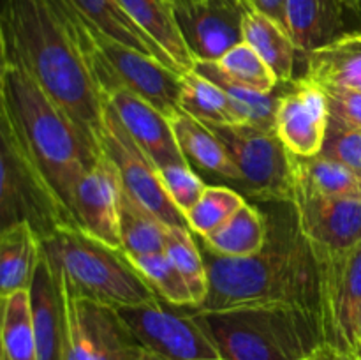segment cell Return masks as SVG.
I'll list each match as a JSON object with an SVG mask.
<instances>
[{
    "label": "cell",
    "mask_w": 361,
    "mask_h": 360,
    "mask_svg": "<svg viewBox=\"0 0 361 360\" xmlns=\"http://www.w3.org/2000/svg\"><path fill=\"white\" fill-rule=\"evenodd\" d=\"M0 59L27 71L101 147L104 97L56 0H2Z\"/></svg>",
    "instance_id": "cell-1"
},
{
    "label": "cell",
    "mask_w": 361,
    "mask_h": 360,
    "mask_svg": "<svg viewBox=\"0 0 361 360\" xmlns=\"http://www.w3.org/2000/svg\"><path fill=\"white\" fill-rule=\"evenodd\" d=\"M201 251L208 268V295L201 306L190 309L293 306L319 313V260L300 232L293 203L288 214L268 221V240L259 253L221 256L204 244Z\"/></svg>",
    "instance_id": "cell-2"
},
{
    "label": "cell",
    "mask_w": 361,
    "mask_h": 360,
    "mask_svg": "<svg viewBox=\"0 0 361 360\" xmlns=\"http://www.w3.org/2000/svg\"><path fill=\"white\" fill-rule=\"evenodd\" d=\"M0 122L13 131L71 212L74 189L102 148L27 71L6 64L0 67Z\"/></svg>",
    "instance_id": "cell-3"
},
{
    "label": "cell",
    "mask_w": 361,
    "mask_h": 360,
    "mask_svg": "<svg viewBox=\"0 0 361 360\" xmlns=\"http://www.w3.org/2000/svg\"><path fill=\"white\" fill-rule=\"evenodd\" d=\"M190 313L222 360H305L326 342L316 311L293 306H245Z\"/></svg>",
    "instance_id": "cell-4"
},
{
    "label": "cell",
    "mask_w": 361,
    "mask_h": 360,
    "mask_svg": "<svg viewBox=\"0 0 361 360\" xmlns=\"http://www.w3.org/2000/svg\"><path fill=\"white\" fill-rule=\"evenodd\" d=\"M41 251L59 268L63 284L74 295L115 309L143 306L161 299L122 249L87 235L78 226L60 228L41 240Z\"/></svg>",
    "instance_id": "cell-5"
},
{
    "label": "cell",
    "mask_w": 361,
    "mask_h": 360,
    "mask_svg": "<svg viewBox=\"0 0 361 360\" xmlns=\"http://www.w3.org/2000/svg\"><path fill=\"white\" fill-rule=\"evenodd\" d=\"M0 222H27L39 240L76 226L73 215L25 152L13 131L0 122Z\"/></svg>",
    "instance_id": "cell-6"
},
{
    "label": "cell",
    "mask_w": 361,
    "mask_h": 360,
    "mask_svg": "<svg viewBox=\"0 0 361 360\" xmlns=\"http://www.w3.org/2000/svg\"><path fill=\"white\" fill-rule=\"evenodd\" d=\"M87 62L102 97L123 88L166 116L180 109L182 74L140 49L108 37L95 27Z\"/></svg>",
    "instance_id": "cell-7"
},
{
    "label": "cell",
    "mask_w": 361,
    "mask_h": 360,
    "mask_svg": "<svg viewBox=\"0 0 361 360\" xmlns=\"http://www.w3.org/2000/svg\"><path fill=\"white\" fill-rule=\"evenodd\" d=\"M208 127L224 143L240 172V184L250 196L271 203H293L295 155L275 131L249 124Z\"/></svg>",
    "instance_id": "cell-8"
},
{
    "label": "cell",
    "mask_w": 361,
    "mask_h": 360,
    "mask_svg": "<svg viewBox=\"0 0 361 360\" xmlns=\"http://www.w3.org/2000/svg\"><path fill=\"white\" fill-rule=\"evenodd\" d=\"M101 148L115 164L123 191H127L148 210L154 212L168 226L189 228L185 215L175 207L171 198L166 193L157 166L133 140L129 131L116 115L115 108L106 99L102 108Z\"/></svg>",
    "instance_id": "cell-9"
},
{
    "label": "cell",
    "mask_w": 361,
    "mask_h": 360,
    "mask_svg": "<svg viewBox=\"0 0 361 360\" xmlns=\"http://www.w3.org/2000/svg\"><path fill=\"white\" fill-rule=\"evenodd\" d=\"M162 299L152 304L120 307L118 314L134 337L148 352L171 360H221L217 348L183 307H166Z\"/></svg>",
    "instance_id": "cell-10"
},
{
    "label": "cell",
    "mask_w": 361,
    "mask_h": 360,
    "mask_svg": "<svg viewBox=\"0 0 361 360\" xmlns=\"http://www.w3.org/2000/svg\"><path fill=\"white\" fill-rule=\"evenodd\" d=\"M316 254L321 270L319 313L326 342L341 353H349L356 344L361 313V242L348 251H316Z\"/></svg>",
    "instance_id": "cell-11"
},
{
    "label": "cell",
    "mask_w": 361,
    "mask_h": 360,
    "mask_svg": "<svg viewBox=\"0 0 361 360\" xmlns=\"http://www.w3.org/2000/svg\"><path fill=\"white\" fill-rule=\"evenodd\" d=\"M67 293V348L63 360H137L145 352L115 307Z\"/></svg>",
    "instance_id": "cell-12"
},
{
    "label": "cell",
    "mask_w": 361,
    "mask_h": 360,
    "mask_svg": "<svg viewBox=\"0 0 361 360\" xmlns=\"http://www.w3.org/2000/svg\"><path fill=\"white\" fill-rule=\"evenodd\" d=\"M173 7L180 34L196 62H215L243 42L249 7L240 0H185Z\"/></svg>",
    "instance_id": "cell-13"
},
{
    "label": "cell",
    "mask_w": 361,
    "mask_h": 360,
    "mask_svg": "<svg viewBox=\"0 0 361 360\" xmlns=\"http://www.w3.org/2000/svg\"><path fill=\"white\" fill-rule=\"evenodd\" d=\"M282 85L275 134L296 157H316L323 150L330 127L326 90L305 76Z\"/></svg>",
    "instance_id": "cell-14"
},
{
    "label": "cell",
    "mask_w": 361,
    "mask_h": 360,
    "mask_svg": "<svg viewBox=\"0 0 361 360\" xmlns=\"http://www.w3.org/2000/svg\"><path fill=\"white\" fill-rule=\"evenodd\" d=\"M293 208L316 251H348L361 242V200L326 196L295 182Z\"/></svg>",
    "instance_id": "cell-15"
},
{
    "label": "cell",
    "mask_w": 361,
    "mask_h": 360,
    "mask_svg": "<svg viewBox=\"0 0 361 360\" xmlns=\"http://www.w3.org/2000/svg\"><path fill=\"white\" fill-rule=\"evenodd\" d=\"M120 198L122 180L111 159L102 152L74 189L71 214L87 235L122 249L120 240Z\"/></svg>",
    "instance_id": "cell-16"
},
{
    "label": "cell",
    "mask_w": 361,
    "mask_h": 360,
    "mask_svg": "<svg viewBox=\"0 0 361 360\" xmlns=\"http://www.w3.org/2000/svg\"><path fill=\"white\" fill-rule=\"evenodd\" d=\"M32 318L39 360H63L67 348V293L59 268L42 254L30 284Z\"/></svg>",
    "instance_id": "cell-17"
},
{
    "label": "cell",
    "mask_w": 361,
    "mask_h": 360,
    "mask_svg": "<svg viewBox=\"0 0 361 360\" xmlns=\"http://www.w3.org/2000/svg\"><path fill=\"white\" fill-rule=\"evenodd\" d=\"M104 99L115 108L133 140L157 168L189 162L176 141L171 122L164 113L123 88L109 92Z\"/></svg>",
    "instance_id": "cell-18"
},
{
    "label": "cell",
    "mask_w": 361,
    "mask_h": 360,
    "mask_svg": "<svg viewBox=\"0 0 361 360\" xmlns=\"http://www.w3.org/2000/svg\"><path fill=\"white\" fill-rule=\"evenodd\" d=\"M349 20L361 23L344 0H288L286 30L303 56L348 34Z\"/></svg>",
    "instance_id": "cell-19"
},
{
    "label": "cell",
    "mask_w": 361,
    "mask_h": 360,
    "mask_svg": "<svg viewBox=\"0 0 361 360\" xmlns=\"http://www.w3.org/2000/svg\"><path fill=\"white\" fill-rule=\"evenodd\" d=\"M303 76L324 88L361 92V28L305 55Z\"/></svg>",
    "instance_id": "cell-20"
},
{
    "label": "cell",
    "mask_w": 361,
    "mask_h": 360,
    "mask_svg": "<svg viewBox=\"0 0 361 360\" xmlns=\"http://www.w3.org/2000/svg\"><path fill=\"white\" fill-rule=\"evenodd\" d=\"M168 119L187 161L194 162L204 172L240 182V172L231 155L207 124L200 122L183 109H176Z\"/></svg>",
    "instance_id": "cell-21"
},
{
    "label": "cell",
    "mask_w": 361,
    "mask_h": 360,
    "mask_svg": "<svg viewBox=\"0 0 361 360\" xmlns=\"http://www.w3.org/2000/svg\"><path fill=\"white\" fill-rule=\"evenodd\" d=\"M118 2L130 20L168 53L169 59L182 73L192 69L196 60L192 59L180 34L175 7L169 0H118Z\"/></svg>",
    "instance_id": "cell-22"
},
{
    "label": "cell",
    "mask_w": 361,
    "mask_h": 360,
    "mask_svg": "<svg viewBox=\"0 0 361 360\" xmlns=\"http://www.w3.org/2000/svg\"><path fill=\"white\" fill-rule=\"evenodd\" d=\"M69 2L104 35L123 42L130 48L140 49L145 55L154 56V59L161 60L162 64L175 69L176 73L183 74L176 67V64L169 59L168 53L130 20V16L123 11L118 0H69Z\"/></svg>",
    "instance_id": "cell-23"
},
{
    "label": "cell",
    "mask_w": 361,
    "mask_h": 360,
    "mask_svg": "<svg viewBox=\"0 0 361 360\" xmlns=\"http://www.w3.org/2000/svg\"><path fill=\"white\" fill-rule=\"evenodd\" d=\"M41 256V240L27 222H16L0 233V295L30 289Z\"/></svg>",
    "instance_id": "cell-24"
},
{
    "label": "cell",
    "mask_w": 361,
    "mask_h": 360,
    "mask_svg": "<svg viewBox=\"0 0 361 360\" xmlns=\"http://www.w3.org/2000/svg\"><path fill=\"white\" fill-rule=\"evenodd\" d=\"M243 41L274 71L279 85L295 80V64L300 49L282 25L257 11L247 9Z\"/></svg>",
    "instance_id": "cell-25"
},
{
    "label": "cell",
    "mask_w": 361,
    "mask_h": 360,
    "mask_svg": "<svg viewBox=\"0 0 361 360\" xmlns=\"http://www.w3.org/2000/svg\"><path fill=\"white\" fill-rule=\"evenodd\" d=\"M192 69L210 81H226L261 94H270L279 87L274 71L245 41L229 49L222 59L215 62H196Z\"/></svg>",
    "instance_id": "cell-26"
},
{
    "label": "cell",
    "mask_w": 361,
    "mask_h": 360,
    "mask_svg": "<svg viewBox=\"0 0 361 360\" xmlns=\"http://www.w3.org/2000/svg\"><path fill=\"white\" fill-rule=\"evenodd\" d=\"M201 240L221 256H252L267 244L268 221L254 205L245 203L224 224L201 236Z\"/></svg>",
    "instance_id": "cell-27"
},
{
    "label": "cell",
    "mask_w": 361,
    "mask_h": 360,
    "mask_svg": "<svg viewBox=\"0 0 361 360\" xmlns=\"http://www.w3.org/2000/svg\"><path fill=\"white\" fill-rule=\"evenodd\" d=\"M295 182L319 194L361 200V173L324 155L296 157Z\"/></svg>",
    "instance_id": "cell-28"
},
{
    "label": "cell",
    "mask_w": 361,
    "mask_h": 360,
    "mask_svg": "<svg viewBox=\"0 0 361 360\" xmlns=\"http://www.w3.org/2000/svg\"><path fill=\"white\" fill-rule=\"evenodd\" d=\"M168 228L162 219L134 200L122 187L120 198V240L123 253H159L166 247Z\"/></svg>",
    "instance_id": "cell-29"
},
{
    "label": "cell",
    "mask_w": 361,
    "mask_h": 360,
    "mask_svg": "<svg viewBox=\"0 0 361 360\" xmlns=\"http://www.w3.org/2000/svg\"><path fill=\"white\" fill-rule=\"evenodd\" d=\"M2 355L7 360H39L30 289L2 296Z\"/></svg>",
    "instance_id": "cell-30"
},
{
    "label": "cell",
    "mask_w": 361,
    "mask_h": 360,
    "mask_svg": "<svg viewBox=\"0 0 361 360\" xmlns=\"http://www.w3.org/2000/svg\"><path fill=\"white\" fill-rule=\"evenodd\" d=\"M180 109L207 126L236 124L228 94L219 85L190 69L182 74Z\"/></svg>",
    "instance_id": "cell-31"
},
{
    "label": "cell",
    "mask_w": 361,
    "mask_h": 360,
    "mask_svg": "<svg viewBox=\"0 0 361 360\" xmlns=\"http://www.w3.org/2000/svg\"><path fill=\"white\" fill-rule=\"evenodd\" d=\"M127 260L133 263V267L143 275L145 281L154 288V292L161 296L164 302L169 306L176 307H192L194 296L190 293L189 284L171 258L166 254V251H159V253H123Z\"/></svg>",
    "instance_id": "cell-32"
},
{
    "label": "cell",
    "mask_w": 361,
    "mask_h": 360,
    "mask_svg": "<svg viewBox=\"0 0 361 360\" xmlns=\"http://www.w3.org/2000/svg\"><path fill=\"white\" fill-rule=\"evenodd\" d=\"M166 254L189 284L194 296V306L204 302L208 295V268L201 247L194 240V233L185 226H169L166 235Z\"/></svg>",
    "instance_id": "cell-33"
},
{
    "label": "cell",
    "mask_w": 361,
    "mask_h": 360,
    "mask_svg": "<svg viewBox=\"0 0 361 360\" xmlns=\"http://www.w3.org/2000/svg\"><path fill=\"white\" fill-rule=\"evenodd\" d=\"M245 198L226 186H208L203 196L185 215L190 232L204 236L224 224L235 212L245 205Z\"/></svg>",
    "instance_id": "cell-34"
},
{
    "label": "cell",
    "mask_w": 361,
    "mask_h": 360,
    "mask_svg": "<svg viewBox=\"0 0 361 360\" xmlns=\"http://www.w3.org/2000/svg\"><path fill=\"white\" fill-rule=\"evenodd\" d=\"M214 83L228 94L236 124H249L261 129L275 131V115L282 95V90H277L279 87L270 94H261V92L235 87L226 81H214Z\"/></svg>",
    "instance_id": "cell-35"
},
{
    "label": "cell",
    "mask_w": 361,
    "mask_h": 360,
    "mask_svg": "<svg viewBox=\"0 0 361 360\" xmlns=\"http://www.w3.org/2000/svg\"><path fill=\"white\" fill-rule=\"evenodd\" d=\"M159 169V176L164 186L166 193L171 198L175 207L187 215L190 208L203 196L207 184L192 169L190 162H180V164H168Z\"/></svg>",
    "instance_id": "cell-36"
},
{
    "label": "cell",
    "mask_w": 361,
    "mask_h": 360,
    "mask_svg": "<svg viewBox=\"0 0 361 360\" xmlns=\"http://www.w3.org/2000/svg\"><path fill=\"white\" fill-rule=\"evenodd\" d=\"M321 155L342 162L361 173V129L330 126Z\"/></svg>",
    "instance_id": "cell-37"
},
{
    "label": "cell",
    "mask_w": 361,
    "mask_h": 360,
    "mask_svg": "<svg viewBox=\"0 0 361 360\" xmlns=\"http://www.w3.org/2000/svg\"><path fill=\"white\" fill-rule=\"evenodd\" d=\"M324 90L330 108V126L361 129V92L349 90V88H324Z\"/></svg>",
    "instance_id": "cell-38"
},
{
    "label": "cell",
    "mask_w": 361,
    "mask_h": 360,
    "mask_svg": "<svg viewBox=\"0 0 361 360\" xmlns=\"http://www.w3.org/2000/svg\"><path fill=\"white\" fill-rule=\"evenodd\" d=\"M250 9L264 14L270 20L277 21L286 28V13H288V0H249Z\"/></svg>",
    "instance_id": "cell-39"
},
{
    "label": "cell",
    "mask_w": 361,
    "mask_h": 360,
    "mask_svg": "<svg viewBox=\"0 0 361 360\" xmlns=\"http://www.w3.org/2000/svg\"><path fill=\"white\" fill-rule=\"evenodd\" d=\"M305 360H341V352H338V349H335L334 346L324 344L323 348L317 349L314 355H310L309 359H305Z\"/></svg>",
    "instance_id": "cell-40"
},
{
    "label": "cell",
    "mask_w": 361,
    "mask_h": 360,
    "mask_svg": "<svg viewBox=\"0 0 361 360\" xmlns=\"http://www.w3.org/2000/svg\"><path fill=\"white\" fill-rule=\"evenodd\" d=\"M137 360H171V359L159 355V353H155V352H148V349H145V352L141 353V356Z\"/></svg>",
    "instance_id": "cell-41"
},
{
    "label": "cell",
    "mask_w": 361,
    "mask_h": 360,
    "mask_svg": "<svg viewBox=\"0 0 361 360\" xmlns=\"http://www.w3.org/2000/svg\"><path fill=\"white\" fill-rule=\"evenodd\" d=\"M344 2L348 4V7L353 11V13H356L358 16H361V0H344Z\"/></svg>",
    "instance_id": "cell-42"
},
{
    "label": "cell",
    "mask_w": 361,
    "mask_h": 360,
    "mask_svg": "<svg viewBox=\"0 0 361 360\" xmlns=\"http://www.w3.org/2000/svg\"><path fill=\"white\" fill-rule=\"evenodd\" d=\"M341 360H360L355 353H341Z\"/></svg>",
    "instance_id": "cell-43"
},
{
    "label": "cell",
    "mask_w": 361,
    "mask_h": 360,
    "mask_svg": "<svg viewBox=\"0 0 361 360\" xmlns=\"http://www.w3.org/2000/svg\"><path fill=\"white\" fill-rule=\"evenodd\" d=\"M358 342H361V313H360V318H358V328H356V344H358Z\"/></svg>",
    "instance_id": "cell-44"
},
{
    "label": "cell",
    "mask_w": 361,
    "mask_h": 360,
    "mask_svg": "<svg viewBox=\"0 0 361 360\" xmlns=\"http://www.w3.org/2000/svg\"><path fill=\"white\" fill-rule=\"evenodd\" d=\"M351 353H355V355H356V356H358V359L361 360V342H358V344H356V346H355V348H353V349H351Z\"/></svg>",
    "instance_id": "cell-45"
},
{
    "label": "cell",
    "mask_w": 361,
    "mask_h": 360,
    "mask_svg": "<svg viewBox=\"0 0 361 360\" xmlns=\"http://www.w3.org/2000/svg\"><path fill=\"white\" fill-rule=\"evenodd\" d=\"M240 2H242L243 6H247V7H249V0H240ZM249 9H250V7H249Z\"/></svg>",
    "instance_id": "cell-46"
},
{
    "label": "cell",
    "mask_w": 361,
    "mask_h": 360,
    "mask_svg": "<svg viewBox=\"0 0 361 360\" xmlns=\"http://www.w3.org/2000/svg\"><path fill=\"white\" fill-rule=\"evenodd\" d=\"M171 4H180V2H185V0H169Z\"/></svg>",
    "instance_id": "cell-47"
},
{
    "label": "cell",
    "mask_w": 361,
    "mask_h": 360,
    "mask_svg": "<svg viewBox=\"0 0 361 360\" xmlns=\"http://www.w3.org/2000/svg\"><path fill=\"white\" fill-rule=\"evenodd\" d=\"M0 360H7V359H6V356H4V355H0Z\"/></svg>",
    "instance_id": "cell-48"
},
{
    "label": "cell",
    "mask_w": 361,
    "mask_h": 360,
    "mask_svg": "<svg viewBox=\"0 0 361 360\" xmlns=\"http://www.w3.org/2000/svg\"><path fill=\"white\" fill-rule=\"evenodd\" d=\"M221 360H222V359H221Z\"/></svg>",
    "instance_id": "cell-49"
}]
</instances>
